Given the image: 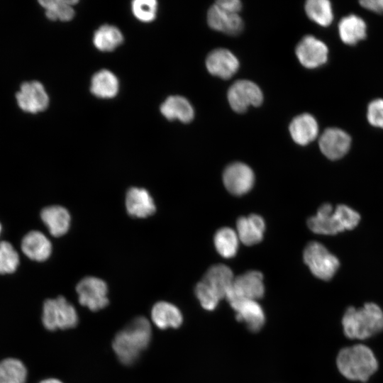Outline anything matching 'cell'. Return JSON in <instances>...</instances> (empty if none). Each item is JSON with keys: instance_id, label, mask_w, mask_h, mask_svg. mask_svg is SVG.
Listing matches in <instances>:
<instances>
[{"instance_id": "obj_8", "label": "cell", "mask_w": 383, "mask_h": 383, "mask_svg": "<svg viewBox=\"0 0 383 383\" xmlns=\"http://www.w3.org/2000/svg\"><path fill=\"white\" fill-rule=\"evenodd\" d=\"M265 292L263 276L258 271H248L234 278L225 299L230 302L236 299L257 300Z\"/></svg>"}, {"instance_id": "obj_37", "label": "cell", "mask_w": 383, "mask_h": 383, "mask_svg": "<svg viewBox=\"0 0 383 383\" xmlns=\"http://www.w3.org/2000/svg\"><path fill=\"white\" fill-rule=\"evenodd\" d=\"M360 4L370 11L378 13H383V0H363Z\"/></svg>"}, {"instance_id": "obj_20", "label": "cell", "mask_w": 383, "mask_h": 383, "mask_svg": "<svg viewBox=\"0 0 383 383\" xmlns=\"http://www.w3.org/2000/svg\"><path fill=\"white\" fill-rule=\"evenodd\" d=\"M234 278L233 272L228 266L217 264L208 269L201 281L221 299L226 297Z\"/></svg>"}, {"instance_id": "obj_10", "label": "cell", "mask_w": 383, "mask_h": 383, "mask_svg": "<svg viewBox=\"0 0 383 383\" xmlns=\"http://www.w3.org/2000/svg\"><path fill=\"white\" fill-rule=\"evenodd\" d=\"M223 182L230 193L240 196L252 189L255 175L248 165L235 162L228 165L224 170Z\"/></svg>"}, {"instance_id": "obj_26", "label": "cell", "mask_w": 383, "mask_h": 383, "mask_svg": "<svg viewBox=\"0 0 383 383\" xmlns=\"http://www.w3.org/2000/svg\"><path fill=\"white\" fill-rule=\"evenodd\" d=\"M365 22L359 16L349 15L343 17L338 23L341 40L347 45H355L366 37Z\"/></svg>"}, {"instance_id": "obj_29", "label": "cell", "mask_w": 383, "mask_h": 383, "mask_svg": "<svg viewBox=\"0 0 383 383\" xmlns=\"http://www.w3.org/2000/svg\"><path fill=\"white\" fill-rule=\"evenodd\" d=\"M76 0H42L40 5L45 10L46 16L52 21H69L74 16L73 6Z\"/></svg>"}, {"instance_id": "obj_5", "label": "cell", "mask_w": 383, "mask_h": 383, "mask_svg": "<svg viewBox=\"0 0 383 383\" xmlns=\"http://www.w3.org/2000/svg\"><path fill=\"white\" fill-rule=\"evenodd\" d=\"M303 257L311 273L326 281L333 277L340 265L338 259L323 245L316 241L306 246Z\"/></svg>"}, {"instance_id": "obj_32", "label": "cell", "mask_w": 383, "mask_h": 383, "mask_svg": "<svg viewBox=\"0 0 383 383\" xmlns=\"http://www.w3.org/2000/svg\"><path fill=\"white\" fill-rule=\"evenodd\" d=\"M18 264V254L11 244L6 241L0 242V274L15 272Z\"/></svg>"}, {"instance_id": "obj_36", "label": "cell", "mask_w": 383, "mask_h": 383, "mask_svg": "<svg viewBox=\"0 0 383 383\" xmlns=\"http://www.w3.org/2000/svg\"><path fill=\"white\" fill-rule=\"evenodd\" d=\"M215 3L223 10L231 13H238L242 9V3L239 0H218Z\"/></svg>"}, {"instance_id": "obj_24", "label": "cell", "mask_w": 383, "mask_h": 383, "mask_svg": "<svg viewBox=\"0 0 383 383\" xmlns=\"http://www.w3.org/2000/svg\"><path fill=\"white\" fill-rule=\"evenodd\" d=\"M151 319L160 329L177 328L182 323L183 316L176 306L167 301H160L153 305L151 309Z\"/></svg>"}, {"instance_id": "obj_9", "label": "cell", "mask_w": 383, "mask_h": 383, "mask_svg": "<svg viewBox=\"0 0 383 383\" xmlns=\"http://www.w3.org/2000/svg\"><path fill=\"white\" fill-rule=\"evenodd\" d=\"M295 53L304 67L313 69L326 62L328 49L323 41L311 35H307L298 43Z\"/></svg>"}, {"instance_id": "obj_25", "label": "cell", "mask_w": 383, "mask_h": 383, "mask_svg": "<svg viewBox=\"0 0 383 383\" xmlns=\"http://www.w3.org/2000/svg\"><path fill=\"white\" fill-rule=\"evenodd\" d=\"M118 89L117 77L108 70L96 72L91 78L90 91L98 98L111 99L116 96Z\"/></svg>"}, {"instance_id": "obj_13", "label": "cell", "mask_w": 383, "mask_h": 383, "mask_svg": "<svg viewBox=\"0 0 383 383\" xmlns=\"http://www.w3.org/2000/svg\"><path fill=\"white\" fill-rule=\"evenodd\" d=\"M351 145L350 136L338 128H328L321 135L318 145L321 152L332 160L343 157Z\"/></svg>"}, {"instance_id": "obj_7", "label": "cell", "mask_w": 383, "mask_h": 383, "mask_svg": "<svg viewBox=\"0 0 383 383\" xmlns=\"http://www.w3.org/2000/svg\"><path fill=\"white\" fill-rule=\"evenodd\" d=\"M79 303L91 311L104 309L109 304L107 284L94 276L82 278L76 286Z\"/></svg>"}, {"instance_id": "obj_2", "label": "cell", "mask_w": 383, "mask_h": 383, "mask_svg": "<svg viewBox=\"0 0 383 383\" xmlns=\"http://www.w3.org/2000/svg\"><path fill=\"white\" fill-rule=\"evenodd\" d=\"M342 324L348 338L367 339L383 331V311L374 303L358 309L350 306L343 315Z\"/></svg>"}, {"instance_id": "obj_22", "label": "cell", "mask_w": 383, "mask_h": 383, "mask_svg": "<svg viewBox=\"0 0 383 383\" xmlns=\"http://www.w3.org/2000/svg\"><path fill=\"white\" fill-rule=\"evenodd\" d=\"M23 252L30 260L43 262L48 259L52 252L50 240L41 232L28 233L21 242Z\"/></svg>"}, {"instance_id": "obj_14", "label": "cell", "mask_w": 383, "mask_h": 383, "mask_svg": "<svg viewBox=\"0 0 383 383\" xmlns=\"http://www.w3.org/2000/svg\"><path fill=\"white\" fill-rule=\"evenodd\" d=\"M307 223L310 230L317 234L335 235L345 231L338 211L328 203L321 205Z\"/></svg>"}, {"instance_id": "obj_30", "label": "cell", "mask_w": 383, "mask_h": 383, "mask_svg": "<svg viewBox=\"0 0 383 383\" xmlns=\"http://www.w3.org/2000/svg\"><path fill=\"white\" fill-rule=\"evenodd\" d=\"M213 241L217 252L222 257L231 258L236 255L239 238L237 233L232 228L223 227L218 230Z\"/></svg>"}, {"instance_id": "obj_3", "label": "cell", "mask_w": 383, "mask_h": 383, "mask_svg": "<svg viewBox=\"0 0 383 383\" xmlns=\"http://www.w3.org/2000/svg\"><path fill=\"white\" fill-rule=\"evenodd\" d=\"M339 372L353 381H367L377 370V360L367 346L357 344L340 350L337 357Z\"/></svg>"}, {"instance_id": "obj_17", "label": "cell", "mask_w": 383, "mask_h": 383, "mask_svg": "<svg viewBox=\"0 0 383 383\" xmlns=\"http://www.w3.org/2000/svg\"><path fill=\"white\" fill-rule=\"evenodd\" d=\"M236 313V318L245 322L252 331H259L265 323V314L255 300L236 299L229 302Z\"/></svg>"}, {"instance_id": "obj_16", "label": "cell", "mask_w": 383, "mask_h": 383, "mask_svg": "<svg viewBox=\"0 0 383 383\" xmlns=\"http://www.w3.org/2000/svg\"><path fill=\"white\" fill-rule=\"evenodd\" d=\"M125 206L128 213L134 218H145L152 216L156 206L150 192L136 187H131L126 192Z\"/></svg>"}, {"instance_id": "obj_34", "label": "cell", "mask_w": 383, "mask_h": 383, "mask_svg": "<svg viewBox=\"0 0 383 383\" xmlns=\"http://www.w3.org/2000/svg\"><path fill=\"white\" fill-rule=\"evenodd\" d=\"M195 294L201 306L206 310H213L221 300L217 294L202 281L196 284Z\"/></svg>"}, {"instance_id": "obj_1", "label": "cell", "mask_w": 383, "mask_h": 383, "mask_svg": "<svg viewBox=\"0 0 383 383\" xmlns=\"http://www.w3.org/2000/svg\"><path fill=\"white\" fill-rule=\"evenodd\" d=\"M151 338L150 321L145 317L138 316L116 334L112 348L121 363L132 365L149 346Z\"/></svg>"}, {"instance_id": "obj_11", "label": "cell", "mask_w": 383, "mask_h": 383, "mask_svg": "<svg viewBox=\"0 0 383 383\" xmlns=\"http://www.w3.org/2000/svg\"><path fill=\"white\" fill-rule=\"evenodd\" d=\"M16 97L19 107L28 113L43 111L49 104L48 95L43 85L38 81L23 83Z\"/></svg>"}, {"instance_id": "obj_21", "label": "cell", "mask_w": 383, "mask_h": 383, "mask_svg": "<svg viewBox=\"0 0 383 383\" xmlns=\"http://www.w3.org/2000/svg\"><path fill=\"white\" fill-rule=\"evenodd\" d=\"M265 228L264 219L257 214L240 217L236 222V233L239 240L246 245H252L260 242Z\"/></svg>"}, {"instance_id": "obj_15", "label": "cell", "mask_w": 383, "mask_h": 383, "mask_svg": "<svg viewBox=\"0 0 383 383\" xmlns=\"http://www.w3.org/2000/svg\"><path fill=\"white\" fill-rule=\"evenodd\" d=\"M207 23L215 30L235 35L243 29V21L238 13L228 12L216 3L207 11Z\"/></svg>"}, {"instance_id": "obj_33", "label": "cell", "mask_w": 383, "mask_h": 383, "mask_svg": "<svg viewBox=\"0 0 383 383\" xmlns=\"http://www.w3.org/2000/svg\"><path fill=\"white\" fill-rule=\"evenodd\" d=\"M131 9L137 19L148 23L156 17L157 2L155 0H135L132 1Z\"/></svg>"}, {"instance_id": "obj_28", "label": "cell", "mask_w": 383, "mask_h": 383, "mask_svg": "<svg viewBox=\"0 0 383 383\" xmlns=\"http://www.w3.org/2000/svg\"><path fill=\"white\" fill-rule=\"evenodd\" d=\"M27 369L19 359L7 357L0 361V383H26Z\"/></svg>"}, {"instance_id": "obj_35", "label": "cell", "mask_w": 383, "mask_h": 383, "mask_svg": "<svg viewBox=\"0 0 383 383\" xmlns=\"http://www.w3.org/2000/svg\"><path fill=\"white\" fill-rule=\"evenodd\" d=\"M367 118L372 126L383 128V99H375L370 103Z\"/></svg>"}, {"instance_id": "obj_19", "label": "cell", "mask_w": 383, "mask_h": 383, "mask_svg": "<svg viewBox=\"0 0 383 383\" xmlns=\"http://www.w3.org/2000/svg\"><path fill=\"white\" fill-rule=\"evenodd\" d=\"M40 218L52 236H62L70 228L71 215L62 206L52 205L44 208L41 211Z\"/></svg>"}, {"instance_id": "obj_6", "label": "cell", "mask_w": 383, "mask_h": 383, "mask_svg": "<svg viewBox=\"0 0 383 383\" xmlns=\"http://www.w3.org/2000/svg\"><path fill=\"white\" fill-rule=\"evenodd\" d=\"M227 99L231 109L241 113L251 106L261 105L263 102V93L255 82L248 79H239L229 87Z\"/></svg>"}, {"instance_id": "obj_18", "label": "cell", "mask_w": 383, "mask_h": 383, "mask_svg": "<svg viewBox=\"0 0 383 383\" xmlns=\"http://www.w3.org/2000/svg\"><path fill=\"white\" fill-rule=\"evenodd\" d=\"M292 140L298 145H306L313 141L318 133L316 118L310 113H304L294 117L289 126Z\"/></svg>"}, {"instance_id": "obj_39", "label": "cell", "mask_w": 383, "mask_h": 383, "mask_svg": "<svg viewBox=\"0 0 383 383\" xmlns=\"http://www.w3.org/2000/svg\"><path fill=\"white\" fill-rule=\"evenodd\" d=\"M1 224H0V233H1Z\"/></svg>"}, {"instance_id": "obj_38", "label": "cell", "mask_w": 383, "mask_h": 383, "mask_svg": "<svg viewBox=\"0 0 383 383\" xmlns=\"http://www.w3.org/2000/svg\"><path fill=\"white\" fill-rule=\"evenodd\" d=\"M38 383H63L60 379H55V378H48L41 380Z\"/></svg>"}, {"instance_id": "obj_27", "label": "cell", "mask_w": 383, "mask_h": 383, "mask_svg": "<svg viewBox=\"0 0 383 383\" xmlns=\"http://www.w3.org/2000/svg\"><path fill=\"white\" fill-rule=\"evenodd\" d=\"M123 41L121 30L111 25H103L94 33L93 43L100 51L111 52L119 46Z\"/></svg>"}, {"instance_id": "obj_31", "label": "cell", "mask_w": 383, "mask_h": 383, "mask_svg": "<svg viewBox=\"0 0 383 383\" xmlns=\"http://www.w3.org/2000/svg\"><path fill=\"white\" fill-rule=\"evenodd\" d=\"M304 9L308 17L320 26H328L333 20L331 4L328 0H308Z\"/></svg>"}, {"instance_id": "obj_4", "label": "cell", "mask_w": 383, "mask_h": 383, "mask_svg": "<svg viewBox=\"0 0 383 383\" xmlns=\"http://www.w3.org/2000/svg\"><path fill=\"white\" fill-rule=\"evenodd\" d=\"M41 319L43 326L50 331L70 329L79 322L74 306L62 296L44 301Z\"/></svg>"}, {"instance_id": "obj_23", "label": "cell", "mask_w": 383, "mask_h": 383, "mask_svg": "<svg viewBox=\"0 0 383 383\" xmlns=\"http://www.w3.org/2000/svg\"><path fill=\"white\" fill-rule=\"evenodd\" d=\"M162 115L170 121L178 120L187 123L194 118V110L191 103L184 96H170L160 106Z\"/></svg>"}, {"instance_id": "obj_12", "label": "cell", "mask_w": 383, "mask_h": 383, "mask_svg": "<svg viewBox=\"0 0 383 383\" xmlns=\"http://www.w3.org/2000/svg\"><path fill=\"white\" fill-rule=\"evenodd\" d=\"M205 64L211 74L223 79L233 76L240 67L237 57L231 50L223 48L211 50L206 58Z\"/></svg>"}]
</instances>
